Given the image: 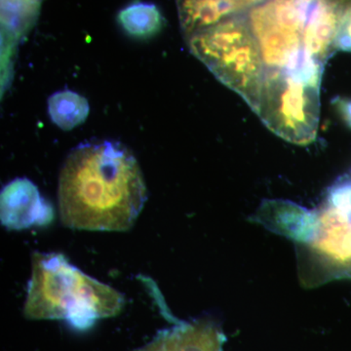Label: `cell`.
<instances>
[{"instance_id":"6da1fadb","label":"cell","mask_w":351,"mask_h":351,"mask_svg":"<svg viewBox=\"0 0 351 351\" xmlns=\"http://www.w3.org/2000/svg\"><path fill=\"white\" fill-rule=\"evenodd\" d=\"M147 198L137 159L114 141L78 145L60 172V218L73 230L125 232L133 226Z\"/></svg>"},{"instance_id":"7a4b0ae2","label":"cell","mask_w":351,"mask_h":351,"mask_svg":"<svg viewBox=\"0 0 351 351\" xmlns=\"http://www.w3.org/2000/svg\"><path fill=\"white\" fill-rule=\"evenodd\" d=\"M123 295L78 269L59 253L36 252L27 284L24 314L31 320H62L73 329H90L117 315Z\"/></svg>"},{"instance_id":"3957f363","label":"cell","mask_w":351,"mask_h":351,"mask_svg":"<svg viewBox=\"0 0 351 351\" xmlns=\"http://www.w3.org/2000/svg\"><path fill=\"white\" fill-rule=\"evenodd\" d=\"M324 63L306 50L283 66H267L256 114L292 144H311L317 135Z\"/></svg>"},{"instance_id":"277c9868","label":"cell","mask_w":351,"mask_h":351,"mask_svg":"<svg viewBox=\"0 0 351 351\" xmlns=\"http://www.w3.org/2000/svg\"><path fill=\"white\" fill-rule=\"evenodd\" d=\"M186 40L191 52L217 80L239 94L255 112L267 66L247 13L208 27Z\"/></svg>"},{"instance_id":"5b68a950","label":"cell","mask_w":351,"mask_h":351,"mask_svg":"<svg viewBox=\"0 0 351 351\" xmlns=\"http://www.w3.org/2000/svg\"><path fill=\"white\" fill-rule=\"evenodd\" d=\"M320 216L319 249L351 274V175L332 186Z\"/></svg>"},{"instance_id":"8992f818","label":"cell","mask_w":351,"mask_h":351,"mask_svg":"<svg viewBox=\"0 0 351 351\" xmlns=\"http://www.w3.org/2000/svg\"><path fill=\"white\" fill-rule=\"evenodd\" d=\"M0 203L1 223L8 230L45 226L54 219L52 205L29 179L19 178L7 184L2 189Z\"/></svg>"},{"instance_id":"52a82bcc","label":"cell","mask_w":351,"mask_h":351,"mask_svg":"<svg viewBox=\"0 0 351 351\" xmlns=\"http://www.w3.org/2000/svg\"><path fill=\"white\" fill-rule=\"evenodd\" d=\"M225 336L210 320L184 322L162 330L135 351H223Z\"/></svg>"},{"instance_id":"ba28073f","label":"cell","mask_w":351,"mask_h":351,"mask_svg":"<svg viewBox=\"0 0 351 351\" xmlns=\"http://www.w3.org/2000/svg\"><path fill=\"white\" fill-rule=\"evenodd\" d=\"M89 112L87 99L71 90L56 92L48 100L51 120L64 131H71L82 125Z\"/></svg>"},{"instance_id":"9c48e42d","label":"cell","mask_w":351,"mask_h":351,"mask_svg":"<svg viewBox=\"0 0 351 351\" xmlns=\"http://www.w3.org/2000/svg\"><path fill=\"white\" fill-rule=\"evenodd\" d=\"M119 22L132 38L147 39L156 36L164 25L162 14L154 4L136 2L122 9Z\"/></svg>"},{"instance_id":"30bf717a","label":"cell","mask_w":351,"mask_h":351,"mask_svg":"<svg viewBox=\"0 0 351 351\" xmlns=\"http://www.w3.org/2000/svg\"><path fill=\"white\" fill-rule=\"evenodd\" d=\"M43 0H1L4 36L21 38L34 24Z\"/></svg>"},{"instance_id":"8fae6325","label":"cell","mask_w":351,"mask_h":351,"mask_svg":"<svg viewBox=\"0 0 351 351\" xmlns=\"http://www.w3.org/2000/svg\"><path fill=\"white\" fill-rule=\"evenodd\" d=\"M336 50L351 52V0L348 1L336 38Z\"/></svg>"},{"instance_id":"7c38bea8","label":"cell","mask_w":351,"mask_h":351,"mask_svg":"<svg viewBox=\"0 0 351 351\" xmlns=\"http://www.w3.org/2000/svg\"><path fill=\"white\" fill-rule=\"evenodd\" d=\"M343 121L351 128V100L350 99L337 98L332 101Z\"/></svg>"},{"instance_id":"4fadbf2b","label":"cell","mask_w":351,"mask_h":351,"mask_svg":"<svg viewBox=\"0 0 351 351\" xmlns=\"http://www.w3.org/2000/svg\"><path fill=\"white\" fill-rule=\"evenodd\" d=\"M237 1H239V5L241 6L245 12L248 13L252 9L267 3L269 0H237Z\"/></svg>"}]
</instances>
